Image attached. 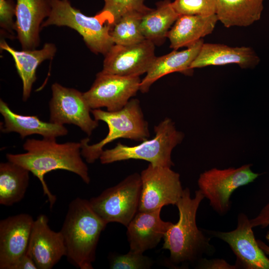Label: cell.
<instances>
[{
	"instance_id": "1",
	"label": "cell",
	"mask_w": 269,
	"mask_h": 269,
	"mask_svg": "<svg viewBox=\"0 0 269 269\" xmlns=\"http://www.w3.org/2000/svg\"><path fill=\"white\" fill-rule=\"evenodd\" d=\"M23 147L26 152L7 153L6 157L8 161L27 169L39 180L50 208L56 197L51 193L44 180V175L48 172L57 169L67 170L79 176L85 183H90L88 168L81 157L80 142L59 143L56 139H27Z\"/></svg>"
},
{
	"instance_id": "2",
	"label": "cell",
	"mask_w": 269,
	"mask_h": 269,
	"mask_svg": "<svg viewBox=\"0 0 269 269\" xmlns=\"http://www.w3.org/2000/svg\"><path fill=\"white\" fill-rule=\"evenodd\" d=\"M204 198L200 190L195 191L192 198L186 187L176 204L179 219L165 233L162 247L169 251L170 260L174 265L197 263L204 255L211 256L216 251L210 242L211 237L205 235L196 224L197 212Z\"/></svg>"
},
{
	"instance_id": "3",
	"label": "cell",
	"mask_w": 269,
	"mask_h": 269,
	"mask_svg": "<svg viewBox=\"0 0 269 269\" xmlns=\"http://www.w3.org/2000/svg\"><path fill=\"white\" fill-rule=\"evenodd\" d=\"M107 224L89 200L80 197L72 200L60 231L68 260L80 269H93L99 238Z\"/></svg>"
},
{
	"instance_id": "4",
	"label": "cell",
	"mask_w": 269,
	"mask_h": 269,
	"mask_svg": "<svg viewBox=\"0 0 269 269\" xmlns=\"http://www.w3.org/2000/svg\"><path fill=\"white\" fill-rule=\"evenodd\" d=\"M94 119L105 122L109 129L106 136L98 143L89 144L88 137L81 140V155L89 163L100 158L104 147L119 138L144 141L149 137L147 122L138 99H131L121 110L115 112L105 111L100 109L91 110Z\"/></svg>"
},
{
	"instance_id": "5",
	"label": "cell",
	"mask_w": 269,
	"mask_h": 269,
	"mask_svg": "<svg viewBox=\"0 0 269 269\" xmlns=\"http://www.w3.org/2000/svg\"><path fill=\"white\" fill-rule=\"evenodd\" d=\"M155 136L138 145L128 146L120 142L111 149L104 150L100 157L102 164H106L128 159H140L154 166L171 167L174 163L171 153L180 143L184 134L178 131L174 123L165 118L154 128Z\"/></svg>"
},
{
	"instance_id": "6",
	"label": "cell",
	"mask_w": 269,
	"mask_h": 269,
	"mask_svg": "<svg viewBox=\"0 0 269 269\" xmlns=\"http://www.w3.org/2000/svg\"><path fill=\"white\" fill-rule=\"evenodd\" d=\"M51 12L41 29L50 25L67 26L82 36L86 46L95 54L105 55L114 44L111 27L95 15L88 16L73 7L69 0H50Z\"/></svg>"
},
{
	"instance_id": "7",
	"label": "cell",
	"mask_w": 269,
	"mask_h": 269,
	"mask_svg": "<svg viewBox=\"0 0 269 269\" xmlns=\"http://www.w3.org/2000/svg\"><path fill=\"white\" fill-rule=\"evenodd\" d=\"M141 189L140 175L134 173L89 202L94 211L107 224L117 222L127 227L138 212Z\"/></svg>"
},
{
	"instance_id": "8",
	"label": "cell",
	"mask_w": 269,
	"mask_h": 269,
	"mask_svg": "<svg viewBox=\"0 0 269 269\" xmlns=\"http://www.w3.org/2000/svg\"><path fill=\"white\" fill-rule=\"evenodd\" d=\"M252 165L246 164L237 168L223 169L213 168L200 174L197 182L199 190L220 216L226 215L230 210L233 193L238 188L253 182L260 175L252 170Z\"/></svg>"
},
{
	"instance_id": "9",
	"label": "cell",
	"mask_w": 269,
	"mask_h": 269,
	"mask_svg": "<svg viewBox=\"0 0 269 269\" xmlns=\"http://www.w3.org/2000/svg\"><path fill=\"white\" fill-rule=\"evenodd\" d=\"M141 194L138 211L149 212L175 205L183 189L179 173L170 167L150 163L140 174Z\"/></svg>"
},
{
	"instance_id": "10",
	"label": "cell",
	"mask_w": 269,
	"mask_h": 269,
	"mask_svg": "<svg viewBox=\"0 0 269 269\" xmlns=\"http://www.w3.org/2000/svg\"><path fill=\"white\" fill-rule=\"evenodd\" d=\"M141 80L139 76H123L101 71L89 90L83 93L84 96L91 110L105 107L108 111H117L139 90Z\"/></svg>"
},
{
	"instance_id": "11",
	"label": "cell",
	"mask_w": 269,
	"mask_h": 269,
	"mask_svg": "<svg viewBox=\"0 0 269 269\" xmlns=\"http://www.w3.org/2000/svg\"><path fill=\"white\" fill-rule=\"evenodd\" d=\"M51 90L49 122L62 125H76L88 136L91 135L99 123L91 118V109L83 93L58 83L52 85Z\"/></svg>"
},
{
	"instance_id": "12",
	"label": "cell",
	"mask_w": 269,
	"mask_h": 269,
	"mask_svg": "<svg viewBox=\"0 0 269 269\" xmlns=\"http://www.w3.org/2000/svg\"><path fill=\"white\" fill-rule=\"evenodd\" d=\"M211 238L226 243L236 257L237 269H269V259L260 248L255 237L250 219L244 213L237 216L235 229L229 232L205 230Z\"/></svg>"
},
{
	"instance_id": "13",
	"label": "cell",
	"mask_w": 269,
	"mask_h": 269,
	"mask_svg": "<svg viewBox=\"0 0 269 269\" xmlns=\"http://www.w3.org/2000/svg\"><path fill=\"white\" fill-rule=\"evenodd\" d=\"M155 44L145 39L132 45L114 44L105 55L102 72L135 77L146 73L155 58Z\"/></svg>"
},
{
	"instance_id": "14",
	"label": "cell",
	"mask_w": 269,
	"mask_h": 269,
	"mask_svg": "<svg viewBox=\"0 0 269 269\" xmlns=\"http://www.w3.org/2000/svg\"><path fill=\"white\" fill-rule=\"evenodd\" d=\"M34 220L28 214L9 216L0 221V269H13L27 253Z\"/></svg>"
},
{
	"instance_id": "15",
	"label": "cell",
	"mask_w": 269,
	"mask_h": 269,
	"mask_svg": "<svg viewBox=\"0 0 269 269\" xmlns=\"http://www.w3.org/2000/svg\"><path fill=\"white\" fill-rule=\"evenodd\" d=\"M27 254L38 269H51L66 256L61 232L51 229L48 218L44 214H40L34 221Z\"/></svg>"
},
{
	"instance_id": "16",
	"label": "cell",
	"mask_w": 269,
	"mask_h": 269,
	"mask_svg": "<svg viewBox=\"0 0 269 269\" xmlns=\"http://www.w3.org/2000/svg\"><path fill=\"white\" fill-rule=\"evenodd\" d=\"M51 9L50 0H16L15 30L22 49L39 45L41 25Z\"/></svg>"
},
{
	"instance_id": "17",
	"label": "cell",
	"mask_w": 269,
	"mask_h": 269,
	"mask_svg": "<svg viewBox=\"0 0 269 269\" xmlns=\"http://www.w3.org/2000/svg\"><path fill=\"white\" fill-rule=\"evenodd\" d=\"M161 210L136 213L127 227L130 250L143 253L163 239L173 223L161 219Z\"/></svg>"
},
{
	"instance_id": "18",
	"label": "cell",
	"mask_w": 269,
	"mask_h": 269,
	"mask_svg": "<svg viewBox=\"0 0 269 269\" xmlns=\"http://www.w3.org/2000/svg\"><path fill=\"white\" fill-rule=\"evenodd\" d=\"M260 62V58L251 47H231L223 44L204 43L191 68L236 64L242 69H253Z\"/></svg>"
},
{
	"instance_id": "19",
	"label": "cell",
	"mask_w": 269,
	"mask_h": 269,
	"mask_svg": "<svg viewBox=\"0 0 269 269\" xmlns=\"http://www.w3.org/2000/svg\"><path fill=\"white\" fill-rule=\"evenodd\" d=\"M204 43L202 38L184 50H173L166 55L156 57L145 76L141 80L139 91L143 93L147 92L156 80L173 72L192 75L193 69L191 68V65Z\"/></svg>"
},
{
	"instance_id": "20",
	"label": "cell",
	"mask_w": 269,
	"mask_h": 269,
	"mask_svg": "<svg viewBox=\"0 0 269 269\" xmlns=\"http://www.w3.org/2000/svg\"><path fill=\"white\" fill-rule=\"evenodd\" d=\"M0 113L4 119V123L0 126L1 131L4 133H17L22 139L32 134H39L44 138L56 139L67 135L68 133L64 125L43 122L36 116H24L15 113L1 99Z\"/></svg>"
},
{
	"instance_id": "21",
	"label": "cell",
	"mask_w": 269,
	"mask_h": 269,
	"mask_svg": "<svg viewBox=\"0 0 269 269\" xmlns=\"http://www.w3.org/2000/svg\"><path fill=\"white\" fill-rule=\"evenodd\" d=\"M1 50L8 52L12 57L17 73L22 83V100L26 101L30 96L33 83L36 80V71L38 66L46 60H51L57 51L55 45L46 43L40 49L17 50L4 39L0 40Z\"/></svg>"
},
{
	"instance_id": "22",
	"label": "cell",
	"mask_w": 269,
	"mask_h": 269,
	"mask_svg": "<svg viewBox=\"0 0 269 269\" xmlns=\"http://www.w3.org/2000/svg\"><path fill=\"white\" fill-rule=\"evenodd\" d=\"M218 21L216 14L210 16L181 15L169 30L170 47L178 50L190 46L213 31Z\"/></svg>"
},
{
	"instance_id": "23",
	"label": "cell",
	"mask_w": 269,
	"mask_h": 269,
	"mask_svg": "<svg viewBox=\"0 0 269 269\" xmlns=\"http://www.w3.org/2000/svg\"><path fill=\"white\" fill-rule=\"evenodd\" d=\"M265 0H216V14L227 28L247 27L260 19Z\"/></svg>"
},
{
	"instance_id": "24",
	"label": "cell",
	"mask_w": 269,
	"mask_h": 269,
	"mask_svg": "<svg viewBox=\"0 0 269 269\" xmlns=\"http://www.w3.org/2000/svg\"><path fill=\"white\" fill-rule=\"evenodd\" d=\"M29 172L9 161L0 163V204L11 206L22 200L29 185Z\"/></svg>"
},
{
	"instance_id": "25",
	"label": "cell",
	"mask_w": 269,
	"mask_h": 269,
	"mask_svg": "<svg viewBox=\"0 0 269 269\" xmlns=\"http://www.w3.org/2000/svg\"><path fill=\"white\" fill-rule=\"evenodd\" d=\"M156 4V8L142 16L140 28L145 39L158 45L167 38L169 30L179 15L170 0L160 1Z\"/></svg>"
},
{
	"instance_id": "26",
	"label": "cell",
	"mask_w": 269,
	"mask_h": 269,
	"mask_svg": "<svg viewBox=\"0 0 269 269\" xmlns=\"http://www.w3.org/2000/svg\"><path fill=\"white\" fill-rule=\"evenodd\" d=\"M143 15L138 12H132L122 16L111 29L110 35L114 44L132 45L144 40L145 39L140 28V22Z\"/></svg>"
},
{
	"instance_id": "27",
	"label": "cell",
	"mask_w": 269,
	"mask_h": 269,
	"mask_svg": "<svg viewBox=\"0 0 269 269\" xmlns=\"http://www.w3.org/2000/svg\"><path fill=\"white\" fill-rule=\"evenodd\" d=\"M104 6L96 15L104 24L112 26L123 15L136 12L143 15L152 8L146 6L143 0H103Z\"/></svg>"
},
{
	"instance_id": "28",
	"label": "cell",
	"mask_w": 269,
	"mask_h": 269,
	"mask_svg": "<svg viewBox=\"0 0 269 269\" xmlns=\"http://www.w3.org/2000/svg\"><path fill=\"white\" fill-rule=\"evenodd\" d=\"M172 5L179 15L210 16L216 14V0H174Z\"/></svg>"
},
{
	"instance_id": "29",
	"label": "cell",
	"mask_w": 269,
	"mask_h": 269,
	"mask_svg": "<svg viewBox=\"0 0 269 269\" xmlns=\"http://www.w3.org/2000/svg\"><path fill=\"white\" fill-rule=\"evenodd\" d=\"M153 264L152 261L144 256L143 253L130 251L122 255H115L110 262V268L112 269H147Z\"/></svg>"
},
{
	"instance_id": "30",
	"label": "cell",
	"mask_w": 269,
	"mask_h": 269,
	"mask_svg": "<svg viewBox=\"0 0 269 269\" xmlns=\"http://www.w3.org/2000/svg\"><path fill=\"white\" fill-rule=\"evenodd\" d=\"M16 13V4L12 0H0V26L5 32L13 36L15 30L13 17Z\"/></svg>"
},
{
	"instance_id": "31",
	"label": "cell",
	"mask_w": 269,
	"mask_h": 269,
	"mask_svg": "<svg viewBox=\"0 0 269 269\" xmlns=\"http://www.w3.org/2000/svg\"><path fill=\"white\" fill-rule=\"evenodd\" d=\"M196 267L200 269H236L235 265H232L223 259H207L204 258L196 263Z\"/></svg>"
},
{
	"instance_id": "32",
	"label": "cell",
	"mask_w": 269,
	"mask_h": 269,
	"mask_svg": "<svg viewBox=\"0 0 269 269\" xmlns=\"http://www.w3.org/2000/svg\"><path fill=\"white\" fill-rule=\"evenodd\" d=\"M250 224L253 228L257 227L265 228L269 225V202L255 218L250 219Z\"/></svg>"
},
{
	"instance_id": "33",
	"label": "cell",
	"mask_w": 269,
	"mask_h": 269,
	"mask_svg": "<svg viewBox=\"0 0 269 269\" xmlns=\"http://www.w3.org/2000/svg\"><path fill=\"white\" fill-rule=\"evenodd\" d=\"M13 269H38L33 260L26 253L18 261Z\"/></svg>"
},
{
	"instance_id": "34",
	"label": "cell",
	"mask_w": 269,
	"mask_h": 269,
	"mask_svg": "<svg viewBox=\"0 0 269 269\" xmlns=\"http://www.w3.org/2000/svg\"><path fill=\"white\" fill-rule=\"evenodd\" d=\"M257 241L259 246L265 254L269 255V246L260 240H257Z\"/></svg>"
}]
</instances>
